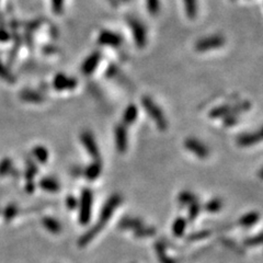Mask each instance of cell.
<instances>
[{"label":"cell","mask_w":263,"mask_h":263,"mask_svg":"<svg viewBox=\"0 0 263 263\" xmlns=\"http://www.w3.org/2000/svg\"><path fill=\"white\" fill-rule=\"evenodd\" d=\"M121 203H122V196L119 194H113L107 199V201L104 203L102 210L100 212L99 222L93 227H91L88 231H86L79 239L78 244L80 247L87 246L88 243H90L93 239L100 234L101 230L104 228V226L109 223V220L113 216V214L115 213L116 208L119 206Z\"/></svg>","instance_id":"obj_1"},{"label":"cell","mask_w":263,"mask_h":263,"mask_svg":"<svg viewBox=\"0 0 263 263\" xmlns=\"http://www.w3.org/2000/svg\"><path fill=\"white\" fill-rule=\"evenodd\" d=\"M142 104L145 111L147 112V114L152 117L155 124L157 125L158 128H160L161 130H165L168 128V121H167L163 110L160 109L159 105L155 102L151 97H148V95L143 97Z\"/></svg>","instance_id":"obj_2"},{"label":"cell","mask_w":263,"mask_h":263,"mask_svg":"<svg viewBox=\"0 0 263 263\" xmlns=\"http://www.w3.org/2000/svg\"><path fill=\"white\" fill-rule=\"evenodd\" d=\"M93 204V193L90 189H85L82 191L80 201L78 202L79 207V223L81 225H87L90 222Z\"/></svg>","instance_id":"obj_3"},{"label":"cell","mask_w":263,"mask_h":263,"mask_svg":"<svg viewBox=\"0 0 263 263\" xmlns=\"http://www.w3.org/2000/svg\"><path fill=\"white\" fill-rule=\"evenodd\" d=\"M126 22L132 33H133V38L136 46L139 47V49L145 47L147 43V30L144 26V23L140 21L139 19H136L134 17H127Z\"/></svg>","instance_id":"obj_4"},{"label":"cell","mask_w":263,"mask_h":263,"mask_svg":"<svg viewBox=\"0 0 263 263\" xmlns=\"http://www.w3.org/2000/svg\"><path fill=\"white\" fill-rule=\"evenodd\" d=\"M225 44V39L223 35L214 34L210 37L202 38L195 43V50L197 52H208L222 47Z\"/></svg>","instance_id":"obj_5"},{"label":"cell","mask_w":263,"mask_h":263,"mask_svg":"<svg viewBox=\"0 0 263 263\" xmlns=\"http://www.w3.org/2000/svg\"><path fill=\"white\" fill-rule=\"evenodd\" d=\"M184 147L187 148V151L192 153L200 159H205L208 157V155H210V149H208V147L204 143L201 142L200 140L194 139V137H189V139L185 140Z\"/></svg>","instance_id":"obj_6"},{"label":"cell","mask_w":263,"mask_h":263,"mask_svg":"<svg viewBox=\"0 0 263 263\" xmlns=\"http://www.w3.org/2000/svg\"><path fill=\"white\" fill-rule=\"evenodd\" d=\"M98 43L103 46H109L112 49L119 47L123 43V38L118 33L111 30H102L98 37Z\"/></svg>","instance_id":"obj_7"},{"label":"cell","mask_w":263,"mask_h":263,"mask_svg":"<svg viewBox=\"0 0 263 263\" xmlns=\"http://www.w3.org/2000/svg\"><path fill=\"white\" fill-rule=\"evenodd\" d=\"M80 141L82 146L85 147L86 152L90 155V156L94 159H99L100 157V151L98 143L95 141L93 134L90 130H85L82 132L80 135Z\"/></svg>","instance_id":"obj_8"},{"label":"cell","mask_w":263,"mask_h":263,"mask_svg":"<svg viewBox=\"0 0 263 263\" xmlns=\"http://www.w3.org/2000/svg\"><path fill=\"white\" fill-rule=\"evenodd\" d=\"M78 85L74 77H69L65 74H57L53 80V86L58 91L73 90Z\"/></svg>","instance_id":"obj_9"},{"label":"cell","mask_w":263,"mask_h":263,"mask_svg":"<svg viewBox=\"0 0 263 263\" xmlns=\"http://www.w3.org/2000/svg\"><path fill=\"white\" fill-rule=\"evenodd\" d=\"M114 139H115V146L118 153L124 154L126 152L128 146V135L127 128L124 124H118L114 129Z\"/></svg>","instance_id":"obj_10"},{"label":"cell","mask_w":263,"mask_h":263,"mask_svg":"<svg viewBox=\"0 0 263 263\" xmlns=\"http://www.w3.org/2000/svg\"><path fill=\"white\" fill-rule=\"evenodd\" d=\"M101 57H102V55H101V53L99 51L92 52L90 55H89L85 59V61H83L82 65H81L82 74L86 75V76H89V75L93 74L94 70L97 69V67L100 64Z\"/></svg>","instance_id":"obj_11"},{"label":"cell","mask_w":263,"mask_h":263,"mask_svg":"<svg viewBox=\"0 0 263 263\" xmlns=\"http://www.w3.org/2000/svg\"><path fill=\"white\" fill-rule=\"evenodd\" d=\"M237 144L240 147H249L258 144L261 142V133L254 132V133H244L237 137Z\"/></svg>","instance_id":"obj_12"},{"label":"cell","mask_w":263,"mask_h":263,"mask_svg":"<svg viewBox=\"0 0 263 263\" xmlns=\"http://www.w3.org/2000/svg\"><path fill=\"white\" fill-rule=\"evenodd\" d=\"M101 171H102V164H101L98 159H95V161H93V163H91L86 168L85 177L88 180L93 181L95 179L99 178V176L101 175Z\"/></svg>","instance_id":"obj_13"},{"label":"cell","mask_w":263,"mask_h":263,"mask_svg":"<svg viewBox=\"0 0 263 263\" xmlns=\"http://www.w3.org/2000/svg\"><path fill=\"white\" fill-rule=\"evenodd\" d=\"M137 117H139V109H137V106L135 104H129L123 113V123L122 124H124L125 126L134 124Z\"/></svg>","instance_id":"obj_14"},{"label":"cell","mask_w":263,"mask_h":263,"mask_svg":"<svg viewBox=\"0 0 263 263\" xmlns=\"http://www.w3.org/2000/svg\"><path fill=\"white\" fill-rule=\"evenodd\" d=\"M155 250H156V253L160 263H177V260H175L168 252V249L166 248L165 244L157 242L155 244Z\"/></svg>","instance_id":"obj_15"},{"label":"cell","mask_w":263,"mask_h":263,"mask_svg":"<svg viewBox=\"0 0 263 263\" xmlns=\"http://www.w3.org/2000/svg\"><path fill=\"white\" fill-rule=\"evenodd\" d=\"M259 219H260V214L258 212H250L244 214L243 216L240 217V219H239V224H240L242 227H251L258 223Z\"/></svg>","instance_id":"obj_16"},{"label":"cell","mask_w":263,"mask_h":263,"mask_svg":"<svg viewBox=\"0 0 263 263\" xmlns=\"http://www.w3.org/2000/svg\"><path fill=\"white\" fill-rule=\"evenodd\" d=\"M42 224L52 234H59L62 231V225L57 219L53 217H45L42 220Z\"/></svg>","instance_id":"obj_17"},{"label":"cell","mask_w":263,"mask_h":263,"mask_svg":"<svg viewBox=\"0 0 263 263\" xmlns=\"http://www.w3.org/2000/svg\"><path fill=\"white\" fill-rule=\"evenodd\" d=\"M184 10L190 20H194L197 16V0H183Z\"/></svg>","instance_id":"obj_18"},{"label":"cell","mask_w":263,"mask_h":263,"mask_svg":"<svg viewBox=\"0 0 263 263\" xmlns=\"http://www.w3.org/2000/svg\"><path fill=\"white\" fill-rule=\"evenodd\" d=\"M187 219L183 217H178L172 224V232L177 237H181L187 229Z\"/></svg>","instance_id":"obj_19"},{"label":"cell","mask_w":263,"mask_h":263,"mask_svg":"<svg viewBox=\"0 0 263 263\" xmlns=\"http://www.w3.org/2000/svg\"><path fill=\"white\" fill-rule=\"evenodd\" d=\"M40 185L42 189H44L45 191H49V192H57L59 190V183L53 178H43L40 181Z\"/></svg>","instance_id":"obj_20"},{"label":"cell","mask_w":263,"mask_h":263,"mask_svg":"<svg viewBox=\"0 0 263 263\" xmlns=\"http://www.w3.org/2000/svg\"><path fill=\"white\" fill-rule=\"evenodd\" d=\"M33 155L35 159L41 164H46L47 160H49V152H47V149L43 146L35 147L33 151Z\"/></svg>","instance_id":"obj_21"},{"label":"cell","mask_w":263,"mask_h":263,"mask_svg":"<svg viewBox=\"0 0 263 263\" xmlns=\"http://www.w3.org/2000/svg\"><path fill=\"white\" fill-rule=\"evenodd\" d=\"M222 207H223V202H222V200H219V199H214V200L208 201L204 206V208L208 213L219 212Z\"/></svg>","instance_id":"obj_22"},{"label":"cell","mask_w":263,"mask_h":263,"mask_svg":"<svg viewBox=\"0 0 263 263\" xmlns=\"http://www.w3.org/2000/svg\"><path fill=\"white\" fill-rule=\"evenodd\" d=\"M178 200L182 205H190L196 201V197L193 193L188 192V191H184V192H181V194L179 195Z\"/></svg>","instance_id":"obj_23"},{"label":"cell","mask_w":263,"mask_h":263,"mask_svg":"<svg viewBox=\"0 0 263 263\" xmlns=\"http://www.w3.org/2000/svg\"><path fill=\"white\" fill-rule=\"evenodd\" d=\"M146 9L153 16L159 14L160 0H146Z\"/></svg>","instance_id":"obj_24"},{"label":"cell","mask_w":263,"mask_h":263,"mask_svg":"<svg viewBox=\"0 0 263 263\" xmlns=\"http://www.w3.org/2000/svg\"><path fill=\"white\" fill-rule=\"evenodd\" d=\"M201 212V205H200V203L195 201L193 202L192 204H190L189 205V218L190 220H194L196 217H197V215L200 214Z\"/></svg>","instance_id":"obj_25"},{"label":"cell","mask_w":263,"mask_h":263,"mask_svg":"<svg viewBox=\"0 0 263 263\" xmlns=\"http://www.w3.org/2000/svg\"><path fill=\"white\" fill-rule=\"evenodd\" d=\"M52 11L55 15H62L64 13L65 0H51Z\"/></svg>","instance_id":"obj_26"},{"label":"cell","mask_w":263,"mask_h":263,"mask_svg":"<svg viewBox=\"0 0 263 263\" xmlns=\"http://www.w3.org/2000/svg\"><path fill=\"white\" fill-rule=\"evenodd\" d=\"M66 205L69 208V210H75L76 207H78V200L76 199L75 196L69 195L66 199Z\"/></svg>","instance_id":"obj_27"},{"label":"cell","mask_w":263,"mask_h":263,"mask_svg":"<svg viewBox=\"0 0 263 263\" xmlns=\"http://www.w3.org/2000/svg\"><path fill=\"white\" fill-rule=\"evenodd\" d=\"M244 244H247L248 247L259 246V244H261V235H258V236H255L253 238L247 239V240L244 241Z\"/></svg>","instance_id":"obj_28"},{"label":"cell","mask_w":263,"mask_h":263,"mask_svg":"<svg viewBox=\"0 0 263 263\" xmlns=\"http://www.w3.org/2000/svg\"><path fill=\"white\" fill-rule=\"evenodd\" d=\"M23 98H25L27 101H32V102H39V101L42 100L41 95L38 94V93H34V92H32V93L26 92L25 97H23Z\"/></svg>","instance_id":"obj_29"},{"label":"cell","mask_w":263,"mask_h":263,"mask_svg":"<svg viewBox=\"0 0 263 263\" xmlns=\"http://www.w3.org/2000/svg\"><path fill=\"white\" fill-rule=\"evenodd\" d=\"M238 121L237 116H235L234 114H228L226 115L225 119H224V124L226 125V126H232V125H235Z\"/></svg>","instance_id":"obj_30"}]
</instances>
